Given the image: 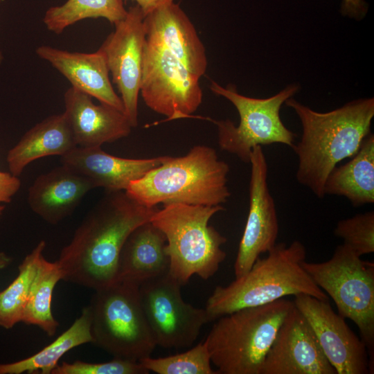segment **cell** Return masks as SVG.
Returning <instances> with one entry per match:
<instances>
[{"mask_svg":"<svg viewBox=\"0 0 374 374\" xmlns=\"http://www.w3.org/2000/svg\"><path fill=\"white\" fill-rule=\"evenodd\" d=\"M158 210L141 204L125 191L106 193L88 212L57 262L62 280L93 290L117 279L121 248L130 233Z\"/></svg>","mask_w":374,"mask_h":374,"instance_id":"6da1fadb","label":"cell"},{"mask_svg":"<svg viewBox=\"0 0 374 374\" xmlns=\"http://www.w3.org/2000/svg\"><path fill=\"white\" fill-rule=\"evenodd\" d=\"M285 103L302 125L300 141L292 148L298 157L296 177L319 199L325 197L330 172L351 158L371 134L374 98H360L328 112H318L290 98Z\"/></svg>","mask_w":374,"mask_h":374,"instance_id":"7a4b0ae2","label":"cell"},{"mask_svg":"<svg viewBox=\"0 0 374 374\" xmlns=\"http://www.w3.org/2000/svg\"><path fill=\"white\" fill-rule=\"evenodd\" d=\"M306 256V249L299 240L289 245L276 242L246 274L226 286L215 287L204 308L209 322L240 309L264 305L290 295L304 294L329 301V296L303 268Z\"/></svg>","mask_w":374,"mask_h":374,"instance_id":"3957f363","label":"cell"},{"mask_svg":"<svg viewBox=\"0 0 374 374\" xmlns=\"http://www.w3.org/2000/svg\"><path fill=\"white\" fill-rule=\"evenodd\" d=\"M229 170L215 149L195 145L184 156H167L160 166L131 182L125 191L150 208L177 203L218 206L231 196Z\"/></svg>","mask_w":374,"mask_h":374,"instance_id":"277c9868","label":"cell"},{"mask_svg":"<svg viewBox=\"0 0 374 374\" xmlns=\"http://www.w3.org/2000/svg\"><path fill=\"white\" fill-rule=\"evenodd\" d=\"M294 302L285 297L217 319L205 339L217 374H260Z\"/></svg>","mask_w":374,"mask_h":374,"instance_id":"5b68a950","label":"cell"},{"mask_svg":"<svg viewBox=\"0 0 374 374\" xmlns=\"http://www.w3.org/2000/svg\"><path fill=\"white\" fill-rule=\"evenodd\" d=\"M224 210L222 205L177 203L163 205L152 215L150 222L166 238L168 273L181 285L193 275L204 280L211 278L225 260L222 247L227 239L209 224L215 214Z\"/></svg>","mask_w":374,"mask_h":374,"instance_id":"8992f818","label":"cell"},{"mask_svg":"<svg viewBox=\"0 0 374 374\" xmlns=\"http://www.w3.org/2000/svg\"><path fill=\"white\" fill-rule=\"evenodd\" d=\"M88 306L93 344L115 358L139 362L151 355L157 345L141 305L139 284L117 280L94 290Z\"/></svg>","mask_w":374,"mask_h":374,"instance_id":"52a82bcc","label":"cell"},{"mask_svg":"<svg viewBox=\"0 0 374 374\" xmlns=\"http://www.w3.org/2000/svg\"><path fill=\"white\" fill-rule=\"evenodd\" d=\"M303 267L315 284L333 300L338 314L357 327L373 368L374 264L362 260L348 245H338L321 262L305 260Z\"/></svg>","mask_w":374,"mask_h":374,"instance_id":"ba28073f","label":"cell"},{"mask_svg":"<svg viewBox=\"0 0 374 374\" xmlns=\"http://www.w3.org/2000/svg\"><path fill=\"white\" fill-rule=\"evenodd\" d=\"M210 89L229 100L237 109L240 123L235 125L229 119L209 121L217 128L218 145L222 150L249 163L253 148L274 143L292 148L296 134L285 127L280 117L283 104L299 89L297 84L287 86L278 93L267 98H255L239 93L235 87H223L211 80Z\"/></svg>","mask_w":374,"mask_h":374,"instance_id":"9c48e42d","label":"cell"},{"mask_svg":"<svg viewBox=\"0 0 374 374\" xmlns=\"http://www.w3.org/2000/svg\"><path fill=\"white\" fill-rule=\"evenodd\" d=\"M199 80L169 51L145 39L140 92L150 109L168 121L195 118L203 98Z\"/></svg>","mask_w":374,"mask_h":374,"instance_id":"30bf717a","label":"cell"},{"mask_svg":"<svg viewBox=\"0 0 374 374\" xmlns=\"http://www.w3.org/2000/svg\"><path fill=\"white\" fill-rule=\"evenodd\" d=\"M181 286L168 272L139 285L141 305L157 345L166 349L190 347L209 322L205 309L184 301Z\"/></svg>","mask_w":374,"mask_h":374,"instance_id":"8fae6325","label":"cell"},{"mask_svg":"<svg viewBox=\"0 0 374 374\" xmlns=\"http://www.w3.org/2000/svg\"><path fill=\"white\" fill-rule=\"evenodd\" d=\"M144 15L136 4L127 9L123 19L116 24L115 30L99 49L121 93L124 112L132 127L138 125V100L145 42Z\"/></svg>","mask_w":374,"mask_h":374,"instance_id":"7c38bea8","label":"cell"},{"mask_svg":"<svg viewBox=\"0 0 374 374\" xmlns=\"http://www.w3.org/2000/svg\"><path fill=\"white\" fill-rule=\"evenodd\" d=\"M293 302L310 324L337 374L373 373L365 344L332 310L329 301L300 294Z\"/></svg>","mask_w":374,"mask_h":374,"instance_id":"4fadbf2b","label":"cell"},{"mask_svg":"<svg viewBox=\"0 0 374 374\" xmlns=\"http://www.w3.org/2000/svg\"><path fill=\"white\" fill-rule=\"evenodd\" d=\"M249 163V208L234 263L238 278L246 274L262 253L276 243L278 220L273 197L268 188V165L261 146L253 148Z\"/></svg>","mask_w":374,"mask_h":374,"instance_id":"5bb4252c","label":"cell"},{"mask_svg":"<svg viewBox=\"0 0 374 374\" xmlns=\"http://www.w3.org/2000/svg\"><path fill=\"white\" fill-rule=\"evenodd\" d=\"M260 374H337L310 324L295 305L282 322Z\"/></svg>","mask_w":374,"mask_h":374,"instance_id":"9a60e30c","label":"cell"},{"mask_svg":"<svg viewBox=\"0 0 374 374\" xmlns=\"http://www.w3.org/2000/svg\"><path fill=\"white\" fill-rule=\"evenodd\" d=\"M63 112L77 146L101 147L127 137L132 125L125 113L73 87L64 94Z\"/></svg>","mask_w":374,"mask_h":374,"instance_id":"2e32d148","label":"cell"},{"mask_svg":"<svg viewBox=\"0 0 374 374\" xmlns=\"http://www.w3.org/2000/svg\"><path fill=\"white\" fill-rule=\"evenodd\" d=\"M145 39L169 51L200 78L207 67L204 46L188 15L175 2L159 7L144 17Z\"/></svg>","mask_w":374,"mask_h":374,"instance_id":"e0dca14e","label":"cell"},{"mask_svg":"<svg viewBox=\"0 0 374 374\" xmlns=\"http://www.w3.org/2000/svg\"><path fill=\"white\" fill-rule=\"evenodd\" d=\"M167 156L127 159L112 155L101 147L75 146L61 157L64 164L87 177L106 193L125 191L130 184L160 166Z\"/></svg>","mask_w":374,"mask_h":374,"instance_id":"ac0fdd59","label":"cell"},{"mask_svg":"<svg viewBox=\"0 0 374 374\" xmlns=\"http://www.w3.org/2000/svg\"><path fill=\"white\" fill-rule=\"evenodd\" d=\"M36 54L64 76L71 87L124 112L122 100L112 87L105 57L100 49L86 53L43 45L36 49Z\"/></svg>","mask_w":374,"mask_h":374,"instance_id":"d6986e66","label":"cell"},{"mask_svg":"<svg viewBox=\"0 0 374 374\" xmlns=\"http://www.w3.org/2000/svg\"><path fill=\"white\" fill-rule=\"evenodd\" d=\"M93 188L87 177L62 164L35 179L28 189V203L45 222L57 224L71 215Z\"/></svg>","mask_w":374,"mask_h":374,"instance_id":"ffe728a7","label":"cell"},{"mask_svg":"<svg viewBox=\"0 0 374 374\" xmlns=\"http://www.w3.org/2000/svg\"><path fill=\"white\" fill-rule=\"evenodd\" d=\"M166 238L150 221L135 228L125 241L118 260L117 280L139 284L166 274L170 259Z\"/></svg>","mask_w":374,"mask_h":374,"instance_id":"44dd1931","label":"cell"},{"mask_svg":"<svg viewBox=\"0 0 374 374\" xmlns=\"http://www.w3.org/2000/svg\"><path fill=\"white\" fill-rule=\"evenodd\" d=\"M76 145L64 114L49 116L28 130L7 154L10 172L19 177L31 162L48 156H63Z\"/></svg>","mask_w":374,"mask_h":374,"instance_id":"7402d4cb","label":"cell"},{"mask_svg":"<svg viewBox=\"0 0 374 374\" xmlns=\"http://www.w3.org/2000/svg\"><path fill=\"white\" fill-rule=\"evenodd\" d=\"M328 175L324 194L346 197L355 207L374 203V136L370 134L359 150Z\"/></svg>","mask_w":374,"mask_h":374,"instance_id":"603a6c76","label":"cell"},{"mask_svg":"<svg viewBox=\"0 0 374 374\" xmlns=\"http://www.w3.org/2000/svg\"><path fill=\"white\" fill-rule=\"evenodd\" d=\"M87 343H93L89 306L66 330L38 353L17 362L0 364V374H51L66 353Z\"/></svg>","mask_w":374,"mask_h":374,"instance_id":"cb8c5ba5","label":"cell"},{"mask_svg":"<svg viewBox=\"0 0 374 374\" xmlns=\"http://www.w3.org/2000/svg\"><path fill=\"white\" fill-rule=\"evenodd\" d=\"M62 280L57 261L50 262L44 256L31 286L21 322L40 328L48 336H53L59 326L51 311L54 288Z\"/></svg>","mask_w":374,"mask_h":374,"instance_id":"d4e9b609","label":"cell"},{"mask_svg":"<svg viewBox=\"0 0 374 374\" xmlns=\"http://www.w3.org/2000/svg\"><path fill=\"white\" fill-rule=\"evenodd\" d=\"M123 0H67L49 8L43 21L48 30L62 33L73 24L89 18H105L115 25L126 16Z\"/></svg>","mask_w":374,"mask_h":374,"instance_id":"484cf974","label":"cell"},{"mask_svg":"<svg viewBox=\"0 0 374 374\" xmlns=\"http://www.w3.org/2000/svg\"><path fill=\"white\" fill-rule=\"evenodd\" d=\"M46 242L41 240L19 266L16 278L0 292V326L6 329L21 322Z\"/></svg>","mask_w":374,"mask_h":374,"instance_id":"4316f807","label":"cell"},{"mask_svg":"<svg viewBox=\"0 0 374 374\" xmlns=\"http://www.w3.org/2000/svg\"><path fill=\"white\" fill-rule=\"evenodd\" d=\"M139 362L150 372L158 374H217L211 367L205 341L184 353L164 357H145Z\"/></svg>","mask_w":374,"mask_h":374,"instance_id":"83f0119b","label":"cell"},{"mask_svg":"<svg viewBox=\"0 0 374 374\" xmlns=\"http://www.w3.org/2000/svg\"><path fill=\"white\" fill-rule=\"evenodd\" d=\"M334 234L358 256L374 251V212L367 211L339 220Z\"/></svg>","mask_w":374,"mask_h":374,"instance_id":"f1b7e54d","label":"cell"},{"mask_svg":"<svg viewBox=\"0 0 374 374\" xmlns=\"http://www.w3.org/2000/svg\"><path fill=\"white\" fill-rule=\"evenodd\" d=\"M150 372L139 362L115 358L103 363L76 360L62 362L51 374H148Z\"/></svg>","mask_w":374,"mask_h":374,"instance_id":"f546056e","label":"cell"},{"mask_svg":"<svg viewBox=\"0 0 374 374\" xmlns=\"http://www.w3.org/2000/svg\"><path fill=\"white\" fill-rule=\"evenodd\" d=\"M21 187V181L11 172L0 171V217L5 204L10 203Z\"/></svg>","mask_w":374,"mask_h":374,"instance_id":"4dcf8cb0","label":"cell"},{"mask_svg":"<svg viewBox=\"0 0 374 374\" xmlns=\"http://www.w3.org/2000/svg\"><path fill=\"white\" fill-rule=\"evenodd\" d=\"M342 15L361 19L367 12V5L364 0H342Z\"/></svg>","mask_w":374,"mask_h":374,"instance_id":"1f68e13d","label":"cell"},{"mask_svg":"<svg viewBox=\"0 0 374 374\" xmlns=\"http://www.w3.org/2000/svg\"><path fill=\"white\" fill-rule=\"evenodd\" d=\"M127 1V0H123ZM136 3V5L141 8L144 16L163 6L169 4L175 0H132Z\"/></svg>","mask_w":374,"mask_h":374,"instance_id":"d6a6232c","label":"cell"},{"mask_svg":"<svg viewBox=\"0 0 374 374\" xmlns=\"http://www.w3.org/2000/svg\"><path fill=\"white\" fill-rule=\"evenodd\" d=\"M11 261V258L6 253L0 251V270L6 267Z\"/></svg>","mask_w":374,"mask_h":374,"instance_id":"836d02e7","label":"cell"},{"mask_svg":"<svg viewBox=\"0 0 374 374\" xmlns=\"http://www.w3.org/2000/svg\"><path fill=\"white\" fill-rule=\"evenodd\" d=\"M2 0H0V2ZM3 53L0 49V64L2 63L3 62Z\"/></svg>","mask_w":374,"mask_h":374,"instance_id":"e575fe53","label":"cell"}]
</instances>
